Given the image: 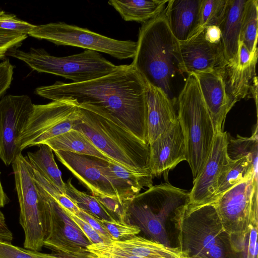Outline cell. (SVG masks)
<instances>
[{
	"label": "cell",
	"mask_w": 258,
	"mask_h": 258,
	"mask_svg": "<svg viewBox=\"0 0 258 258\" xmlns=\"http://www.w3.org/2000/svg\"><path fill=\"white\" fill-rule=\"evenodd\" d=\"M147 86L143 77L130 64L120 65L110 74L86 82H56L40 86L35 93L51 101H64L81 108L106 112L148 143Z\"/></svg>",
	"instance_id": "cell-1"
},
{
	"label": "cell",
	"mask_w": 258,
	"mask_h": 258,
	"mask_svg": "<svg viewBox=\"0 0 258 258\" xmlns=\"http://www.w3.org/2000/svg\"><path fill=\"white\" fill-rule=\"evenodd\" d=\"M137 43L131 64L148 84L170 98L173 79L185 70L179 41L170 30L163 11L143 24Z\"/></svg>",
	"instance_id": "cell-2"
},
{
	"label": "cell",
	"mask_w": 258,
	"mask_h": 258,
	"mask_svg": "<svg viewBox=\"0 0 258 258\" xmlns=\"http://www.w3.org/2000/svg\"><path fill=\"white\" fill-rule=\"evenodd\" d=\"M81 110V117L73 129L84 133L113 163L130 170L151 173L148 143L106 112L85 108Z\"/></svg>",
	"instance_id": "cell-3"
},
{
	"label": "cell",
	"mask_w": 258,
	"mask_h": 258,
	"mask_svg": "<svg viewBox=\"0 0 258 258\" xmlns=\"http://www.w3.org/2000/svg\"><path fill=\"white\" fill-rule=\"evenodd\" d=\"M177 104V117L185 143L186 161L195 179L208 158L216 134L195 74L188 75Z\"/></svg>",
	"instance_id": "cell-4"
},
{
	"label": "cell",
	"mask_w": 258,
	"mask_h": 258,
	"mask_svg": "<svg viewBox=\"0 0 258 258\" xmlns=\"http://www.w3.org/2000/svg\"><path fill=\"white\" fill-rule=\"evenodd\" d=\"M123 201L127 223L133 222L151 240L170 246L165 224L169 217L189 204V197L185 190L165 183L153 185Z\"/></svg>",
	"instance_id": "cell-5"
},
{
	"label": "cell",
	"mask_w": 258,
	"mask_h": 258,
	"mask_svg": "<svg viewBox=\"0 0 258 258\" xmlns=\"http://www.w3.org/2000/svg\"><path fill=\"white\" fill-rule=\"evenodd\" d=\"M6 56L16 58L33 70L58 76L81 83L110 74L120 67L108 61L99 52L86 50L80 53L65 56L49 54L44 49L31 48L25 51L14 47Z\"/></svg>",
	"instance_id": "cell-6"
},
{
	"label": "cell",
	"mask_w": 258,
	"mask_h": 258,
	"mask_svg": "<svg viewBox=\"0 0 258 258\" xmlns=\"http://www.w3.org/2000/svg\"><path fill=\"white\" fill-rule=\"evenodd\" d=\"M257 196V176L253 174L214 202L221 227L237 252L243 250L251 224L258 221Z\"/></svg>",
	"instance_id": "cell-7"
},
{
	"label": "cell",
	"mask_w": 258,
	"mask_h": 258,
	"mask_svg": "<svg viewBox=\"0 0 258 258\" xmlns=\"http://www.w3.org/2000/svg\"><path fill=\"white\" fill-rule=\"evenodd\" d=\"M19 206V222L25 234L24 247L39 251L45 235L44 191L33 177L27 156L20 154L12 164Z\"/></svg>",
	"instance_id": "cell-8"
},
{
	"label": "cell",
	"mask_w": 258,
	"mask_h": 258,
	"mask_svg": "<svg viewBox=\"0 0 258 258\" xmlns=\"http://www.w3.org/2000/svg\"><path fill=\"white\" fill-rule=\"evenodd\" d=\"M28 35L58 45L103 52L119 59L133 58L137 47V42L114 39L64 22L37 25Z\"/></svg>",
	"instance_id": "cell-9"
},
{
	"label": "cell",
	"mask_w": 258,
	"mask_h": 258,
	"mask_svg": "<svg viewBox=\"0 0 258 258\" xmlns=\"http://www.w3.org/2000/svg\"><path fill=\"white\" fill-rule=\"evenodd\" d=\"M173 220L178 224L181 250L189 256L204 255L213 245L224 244L226 235L220 224L214 203L180 209Z\"/></svg>",
	"instance_id": "cell-10"
},
{
	"label": "cell",
	"mask_w": 258,
	"mask_h": 258,
	"mask_svg": "<svg viewBox=\"0 0 258 258\" xmlns=\"http://www.w3.org/2000/svg\"><path fill=\"white\" fill-rule=\"evenodd\" d=\"M81 117V108L69 102L55 100L45 104H34L19 139L22 150L39 146L73 129Z\"/></svg>",
	"instance_id": "cell-11"
},
{
	"label": "cell",
	"mask_w": 258,
	"mask_h": 258,
	"mask_svg": "<svg viewBox=\"0 0 258 258\" xmlns=\"http://www.w3.org/2000/svg\"><path fill=\"white\" fill-rule=\"evenodd\" d=\"M43 189L45 221L43 246L55 252L88 251L87 247L92 243L88 238L64 209Z\"/></svg>",
	"instance_id": "cell-12"
},
{
	"label": "cell",
	"mask_w": 258,
	"mask_h": 258,
	"mask_svg": "<svg viewBox=\"0 0 258 258\" xmlns=\"http://www.w3.org/2000/svg\"><path fill=\"white\" fill-rule=\"evenodd\" d=\"M33 107L27 95L9 94L0 100V159L6 166L22 154L19 139Z\"/></svg>",
	"instance_id": "cell-13"
},
{
	"label": "cell",
	"mask_w": 258,
	"mask_h": 258,
	"mask_svg": "<svg viewBox=\"0 0 258 258\" xmlns=\"http://www.w3.org/2000/svg\"><path fill=\"white\" fill-rule=\"evenodd\" d=\"M228 135L226 132H216L211 152L201 171L194 179L189 192L188 205L202 206L214 203L219 177L228 163Z\"/></svg>",
	"instance_id": "cell-14"
},
{
	"label": "cell",
	"mask_w": 258,
	"mask_h": 258,
	"mask_svg": "<svg viewBox=\"0 0 258 258\" xmlns=\"http://www.w3.org/2000/svg\"><path fill=\"white\" fill-rule=\"evenodd\" d=\"M54 152L58 160L91 191L92 196L119 198L105 174L104 166L106 161L67 151Z\"/></svg>",
	"instance_id": "cell-15"
},
{
	"label": "cell",
	"mask_w": 258,
	"mask_h": 258,
	"mask_svg": "<svg viewBox=\"0 0 258 258\" xmlns=\"http://www.w3.org/2000/svg\"><path fill=\"white\" fill-rule=\"evenodd\" d=\"M179 43L185 73L188 75L220 71L227 64L221 43L209 42L204 28Z\"/></svg>",
	"instance_id": "cell-16"
},
{
	"label": "cell",
	"mask_w": 258,
	"mask_h": 258,
	"mask_svg": "<svg viewBox=\"0 0 258 258\" xmlns=\"http://www.w3.org/2000/svg\"><path fill=\"white\" fill-rule=\"evenodd\" d=\"M149 147L152 175H163L167 180L169 171L186 160L185 143L178 117L174 123L149 144Z\"/></svg>",
	"instance_id": "cell-17"
},
{
	"label": "cell",
	"mask_w": 258,
	"mask_h": 258,
	"mask_svg": "<svg viewBox=\"0 0 258 258\" xmlns=\"http://www.w3.org/2000/svg\"><path fill=\"white\" fill-rule=\"evenodd\" d=\"M222 70L195 74L216 133L223 131L227 114L233 106L226 91Z\"/></svg>",
	"instance_id": "cell-18"
},
{
	"label": "cell",
	"mask_w": 258,
	"mask_h": 258,
	"mask_svg": "<svg viewBox=\"0 0 258 258\" xmlns=\"http://www.w3.org/2000/svg\"><path fill=\"white\" fill-rule=\"evenodd\" d=\"M202 0H169L163 11L167 24L179 41H186L202 29Z\"/></svg>",
	"instance_id": "cell-19"
},
{
	"label": "cell",
	"mask_w": 258,
	"mask_h": 258,
	"mask_svg": "<svg viewBox=\"0 0 258 258\" xmlns=\"http://www.w3.org/2000/svg\"><path fill=\"white\" fill-rule=\"evenodd\" d=\"M147 141L149 144L155 141L177 119L174 107L175 100L171 99L161 89L148 84Z\"/></svg>",
	"instance_id": "cell-20"
},
{
	"label": "cell",
	"mask_w": 258,
	"mask_h": 258,
	"mask_svg": "<svg viewBox=\"0 0 258 258\" xmlns=\"http://www.w3.org/2000/svg\"><path fill=\"white\" fill-rule=\"evenodd\" d=\"M246 2L227 0L223 19L219 26L224 57L229 65L238 61L240 29Z\"/></svg>",
	"instance_id": "cell-21"
},
{
	"label": "cell",
	"mask_w": 258,
	"mask_h": 258,
	"mask_svg": "<svg viewBox=\"0 0 258 258\" xmlns=\"http://www.w3.org/2000/svg\"><path fill=\"white\" fill-rule=\"evenodd\" d=\"M104 169L121 201L130 200L139 195L144 187L153 186V176L150 172L134 171L107 161Z\"/></svg>",
	"instance_id": "cell-22"
},
{
	"label": "cell",
	"mask_w": 258,
	"mask_h": 258,
	"mask_svg": "<svg viewBox=\"0 0 258 258\" xmlns=\"http://www.w3.org/2000/svg\"><path fill=\"white\" fill-rule=\"evenodd\" d=\"M257 60L247 65L237 62L226 64L222 71L227 94L233 106L235 103L249 94L255 76Z\"/></svg>",
	"instance_id": "cell-23"
},
{
	"label": "cell",
	"mask_w": 258,
	"mask_h": 258,
	"mask_svg": "<svg viewBox=\"0 0 258 258\" xmlns=\"http://www.w3.org/2000/svg\"><path fill=\"white\" fill-rule=\"evenodd\" d=\"M109 243L129 254L144 258H189L179 248L167 246L140 236L135 235L123 241H112Z\"/></svg>",
	"instance_id": "cell-24"
},
{
	"label": "cell",
	"mask_w": 258,
	"mask_h": 258,
	"mask_svg": "<svg viewBox=\"0 0 258 258\" xmlns=\"http://www.w3.org/2000/svg\"><path fill=\"white\" fill-rule=\"evenodd\" d=\"M257 156H244L234 159L229 158L218 180L215 202L224 192L252 175L257 176Z\"/></svg>",
	"instance_id": "cell-25"
},
{
	"label": "cell",
	"mask_w": 258,
	"mask_h": 258,
	"mask_svg": "<svg viewBox=\"0 0 258 258\" xmlns=\"http://www.w3.org/2000/svg\"><path fill=\"white\" fill-rule=\"evenodd\" d=\"M42 144L48 146L53 152L67 151L89 155L113 163L84 133L77 130L71 129L45 141Z\"/></svg>",
	"instance_id": "cell-26"
},
{
	"label": "cell",
	"mask_w": 258,
	"mask_h": 258,
	"mask_svg": "<svg viewBox=\"0 0 258 258\" xmlns=\"http://www.w3.org/2000/svg\"><path fill=\"white\" fill-rule=\"evenodd\" d=\"M167 2L165 0H110L108 3L124 21L145 23L162 13Z\"/></svg>",
	"instance_id": "cell-27"
},
{
	"label": "cell",
	"mask_w": 258,
	"mask_h": 258,
	"mask_svg": "<svg viewBox=\"0 0 258 258\" xmlns=\"http://www.w3.org/2000/svg\"><path fill=\"white\" fill-rule=\"evenodd\" d=\"M38 146L36 151L27 153L30 163L46 179L65 194V182L55 161L53 151L46 144Z\"/></svg>",
	"instance_id": "cell-28"
},
{
	"label": "cell",
	"mask_w": 258,
	"mask_h": 258,
	"mask_svg": "<svg viewBox=\"0 0 258 258\" xmlns=\"http://www.w3.org/2000/svg\"><path fill=\"white\" fill-rule=\"evenodd\" d=\"M257 0H247L242 17L239 40L254 55L257 54L258 4Z\"/></svg>",
	"instance_id": "cell-29"
},
{
	"label": "cell",
	"mask_w": 258,
	"mask_h": 258,
	"mask_svg": "<svg viewBox=\"0 0 258 258\" xmlns=\"http://www.w3.org/2000/svg\"><path fill=\"white\" fill-rule=\"evenodd\" d=\"M71 179L65 182V194L82 210L97 219L112 221L115 219L104 208L95 196L77 189L72 183Z\"/></svg>",
	"instance_id": "cell-30"
},
{
	"label": "cell",
	"mask_w": 258,
	"mask_h": 258,
	"mask_svg": "<svg viewBox=\"0 0 258 258\" xmlns=\"http://www.w3.org/2000/svg\"><path fill=\"white\" fill-rule=\"evenodd\" d=\"M227 0H202L201 28L219 27L225 14Z\"/></svg>",
	"instance_id": "cell-31"
},
{
	"label": "cell",
	"mask_w": 258,
	"mask_h": 258,
	"mask_svg": "<svg viewBox=\"0 0 258 258\" xmlns=\"http://www.w3.org/2000/svg\"><path fill=\"white\" fill-rule=\"evenodd\" d=\"M32 172L35 182L41 186L53 200L63 209L73 214H77L80 209L70 198L66 194L61 192L57 187L46 179L33 166Z\"/></svg>",
	"instance_id": "cell-32"
},
{
	"label": "cell",
	"mask_w": 258,
	"mask_h": 258,
	"mask_svg": "<svg viewBox=\"0 0 258 258\" xmlns=\"http://www.w3.org/2000/svg\"><path fill=\"white\" fill-rule=\"evenodd\" d=\"M112 237L113 241H123L139 234L141 230L136 225L114 219L107 221L98 219Z\"/></svg>",
	"instance_id": "cell-33"
},
{
	"label": "cell",
	"mask_w": 258,
	"mask_h": 258,
	"mask_svg": "<svg viewBox=\"0 0 258 258\" xmlns=\"http://www.w3.org/2000/svg\"><path fill=\"white\" fill-rule=\"evenodd\" d=\"M37 25L18 19L14 14L0 11V29L28 34Z\"/></svg>",
	"instance_id": "cell-34"
},
{
	"label": "cell",
	"mask_w": 258,
	"mask_h": 258,
	"mask_svg": "<svg viewBox=\"0 0 258 258\" xmlns=\"http://www.w3.org/2000/svg\"><path fill=\"white\" fill-rule=\"evenodd\" d=\"M87 250L94 258H144L122 251L110 243L91 244Z\"/></svg>",
	"instance_id": "cell-35"
},
{
	"label": "cell",
	"mask_w": 258,
	"mask_h": 258,
	"mask_svg": "<svg viewBox=\"0 0 258 258\" xmlns=\"http://www.w3.org/2000/svg\"><path fill=\"white\" fill-rule=\"evenodd\" d=\"M95 197L115 219L116 217L117 220L127 222L126 206L123 201L103 195Z\"/></svg>",
	"instance_id": "cell-36"
},
{
	"label": "cell",
	"mask_w": 258,
	"mask_h": 258,
	"mask_svg": "<svg viewBox=\"0 0 258 258\" xmlns=\"http://www.w3.org/2000/svg\"><path fill=\"white\" fill-rule=\"evenodd\" d=\"M0 258H38L30 250L15 246L11 242L0 241Z\"/></svg>",
	"instance_id": "cell-37"
},
{
	"label": "cell",
	"mask_w": 258,
	"mask_h": 258,
	"mask_svg": "<svg viewBox=\"0 0 258 258\" xmlns=\"http://www.w3.org/2000/svg\"><path fill=\"white\" fill-rule=\"evenodd\" d=\"M27 36V34L0 29V49L18 48Z\"/></svg>",
	"instance_id": "cell-38"
},
{
	"label": "cell",
	"mask_w": 258,
	"mask_h": 258,
	"mask_svg": "<svg viewBox=\"0 0 258 258\" xmlns=\"http://www.w3.org/2000/svg\"><path fill=\"white\" fill-rule=\"evenodd\" d=\"M64 210L76 223L92 244L106 243L103 237L88 223L82 220L76 214L66 209H64Z\"/></svg>",
	"instance_id": "cell-39"
},
{
	"label": "cell",
	"mask_w": 258,
	"mask_h": 258,
	"mask_svg": "<svg viewBox=\"0 0 258 258\" xmlns=\"http://www.w3.org/2000/svg\"><path fill=\"white\" fill-rule=\"evenodd\" d=\"M76 215L88 223L105 240L106 243H109L113 241L111 235L102 225L98 219L91 214L80 209Z\"/></svg>",
	"instance_id": "cell-40"
},
{
	"label": "cell",
	"mask_w": 258,
	"mask_h": 258,
	"mask_svg": "<svg viewBox=\"0 0 258 258\" xmlns=\"http://www.w3.org/2000/svg\"><path fill=\"white\" fill-rule=\"evenodd\" d=\"M257 223L254 222L250 225L243 249H245V258H257Z\"/></svg>",
	"instance_id": "cell-41"
},
{
	"label": "cell",
	"mask_w": 258,
	"mask_h": 258,
	"mask_svg": "<svg viewBox=\"0 0 258 258\" xmlns=\"http://www.w3.org/2000/svg\"><path fill=\"white\" fill-rule=\"evenodd\" d=\"M31 253L38 258H94L89 251L79 253H70L53 252L51 253H44L39 251L30 250Z\"/></svg>",
	"instance_id": "cell-42"
},
{
	"label": "cell",
	"mask_w": 258,
	"mask_h": 258,
	"mask_svg": "<svg viewBox=\"0 0 258 258\" xmlns=\"http://www.w3.org/2000/svg\"><path fill=\"white\" fill-rule=\"evenodd\" d=\"M206 39L213 43H221V32L219 27L211 26L204 28Z\"/></svg>",
	"instance_id": "cell-43"
},
{
	"label": "cell",
	"mask_w": 258,
	"mask_h": 258,
	"mask_svg": "<svg viewBox=\"0 0 258 258\" xmlns=\"http://www.w3.org/2000/svg\"><path fill=\"white\" fill-rule=\"evenodd\" d=\"M13 235L6 222L5 216L0 210V241L11 242Z\"/></svg>",
	"instance_id": "cell-44"
},
{
	"label": "cell",
	"mask_w": 258,
	"mask_h": 258,
	"mask_svg": "<svg viewBox=\"0 0 258 258\" xmlns=\"http://www.w3.org/2000/svg\"><path fill=\"white\" fill-rule=\"evenodd\" d=\"M202 255L208 258H226L223 244L213 245Z\"/></svg>",
	"instance_id": "cell-45"
},
{
	"label": "cell",
	"mask_w": 258,
	"mask_h": 258,
	"mask_svg": "<svg viewBox=\"0 0 258 258\" xmlns=\"http://www.w3.org/2000/svg\"><path fill=\"white\" fill-rule=\"evenodd\" d=\"M1 174V173H0ZM9 202V199L4 191L0 179V208L5 206Z\"/></svg>",
	"instance_id": "cell-46"
},
{
	"label": "cell",
	"mask_w": 258,
	"mask_h": 258,
	"mask_svg": "<svg viewBox=\"0 0 258 258\" xmlns=\"http://www.w3.org/2000/svg\"><path fill=\"white\" fill-rule=\"evenodd\" d=\"M9 49H0V60H4L6 59V53Z\"/></svg>",
	"instance_id": "cell-47"
},
{
	"label": "cell",
	"mask_w": 258,
	"mask_h": 258,
	"mask_svg": "<svg viewBox=\"0 0 258 258\" xmlns=\"http://www.w3.org/2000/svg\"><path fill=\"white\" fill-rule=\"evenodd\" d=\"M189 258H208L204 255H192L191 256H189Z\"/></svg>",
	"instance_id": "cell-48"
}]
</instances>
